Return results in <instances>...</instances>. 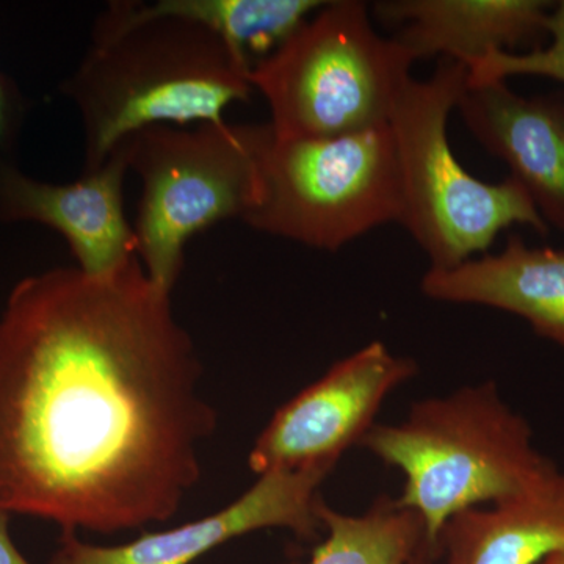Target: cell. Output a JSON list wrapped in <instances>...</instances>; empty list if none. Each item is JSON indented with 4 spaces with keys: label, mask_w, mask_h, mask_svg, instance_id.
Returning a JSON list of instances; mask_svg holds the SVG:
<instances>
[{
    "label": "cell",
    "mask_w": 564,
    "mask_h": 564,
    "mask_svg": "<svg viewBox=\"0 0 564 564\" xmlns=\"http://www.w3.org/2000/svg\"><path fill=\"white\" fill-rule=\"evenodd\" d=\"M318 518L326 540L306 564H410L429 541L421 516L389 496L362 514L340 513L322 500Z\"/></svg>",
    "instance_id": "16"
},
{
    "label": "cell",
    "mask_w": 564,
    "mask_h": 564,
    "mask_svg": "<svg viewBox=\"0 0 564 564\" xmlns=\"http://www.w3.org/2000/svg\"><path fill=\"white\" fill-rule=\"evenodd\" d=\"M272 128L206 121L158 124L121 141L141 193L137 256L155 284L173 292L184 267V248L204 229L245 220L261 188V155Z\"/></svg>",
    "instance_id": "6"
},
{
    "label": "cell",
    "mask_w": 564,
    "mask_h": 564,
    "mask_svg": "<svg viewBox=\"0 0 564 564\" xmlns=\"http://www.w3.org/2000/svg\"><path fill=\"white\" fill-rule=\"evenodd\" d=\"M128 155L118 144L96 172L79 181L33 180L13 162L0 165V221L39 223L65 237L77 267L107 274L137 256V237L122 203Z\"/></svg>",
    "instance_id": "10"
},
{
    "label": "cell",
    "mask_w": 564,
    "mask_h": 564,
    "mask_svg": "<svg viewBox=\"0 0 564 564\" xmlns=\"http://www.w3.org/2000/svg\"><path fill=\"white\" fill-rule=\"evenodd\" d=\"M421 291L440 303L491 307L524 318L538 336L564 348V250L529 247L516 234L497 254L429 269Z\"/></svg>",
    "instance_id": "12"
},
{
    "label": "cell",
    "mask_w": 564,
    "mask_h": 564,
    "mask_svg": "<svg viewBox=\"0 0 564 564\" xmlns=\"http://www.w3.org/2000/svg\"><path fill=\"white\" fill-rule=\"evenodd\" d=\"M24 120V99L20 90L0 73V165L11 162V151Z\"/></svg>",
    "instance_id": "18"
},
{
    "label": "cell",
    "mask_w": 564,
    "mask_h": 564,
    "mask_svg": "<svg viewBox=\"0 0 564 564\" xmlns=\"http://www.w3.org/2000/svg\"><path fill=\"white\" fill-rule=\"evenodd\" d=\"M469 70L443 58L425 80L411 77L393 102L389 128L402 182V225L430 259V269H454L486 254L514 225L547 236L524 188L510 176L485 182L467 173L448 143V118Z\"/></svg>",
    "instance_id": "4"
},
{
    "label": "cell",
    "mask_w": 564,
    "mask_h": 564,
    "mask_svg": "<svg viewBox=\"0 0 564 564\" xmlns=\"http://www.w3.org/2000/svg\"><path fill=\"white\" fill-rule=\"evenodd\" d=\"M334 469L321 464L269 470L217 513L131 543L95 545L77 533H63L50 564H192L228 541L267 529L289 530L299 540L311 541L322 529L321 488Z\"/></svg>",
    "instance_id": "9"
},
{
    "label": "cell",
    "mask_w": 564,
    "mask_h": 564,
    "mask_svg": "<svg viewBox=\"0 0 564 564\" xmlns=\"http://www.w3.org/2000/svg\"><path fill=\"white\" fill-rule=\"evenodd\" d=\"M250 66L196 22L155 13L150 3L111 2L62 91L79 110L85 170L96 172L115 148L150 126L223 121L251 98Z\"/></svg>",
    "instance_id": "2"
},
{
    "label": "cell",
    "mask_w": 564,
    "mask_h": 564,
    "mask_svg": "<svg viewBox=\"0 0 564 564\" xmlns=\"http://www.w3.org/2000/svg\"><path fill=\"white\" fill-rule=\"evenodd\" d=\"M417 373L413 358L395 355L381 340L334 362L273 414L250 452L252 473L336 467L373 429L386 399Z\"/></svg>",
    "instance_id": "8"
},
{
    "label": "cell",
    "mask_w": 564,
    "mask_h": 564,
    "mask_svg": "<svg viewBox=\"0 0 564 564\" xmlns=\"http://www.w3.org/2000/svg\"><path fill=\"white\" fill-rule=\"evenodd\" d=\"M359 447L402 470L397 502L421 516L434 547L454 516L518 492L552 463L492 381L421 400L402 422L375 423Z\"/></svg>",
    "instance_id": "3"
},
{
    "label": "cell",
    "mask_w": 564,
    "mask_h": 564,
    "mask_svg": "<svg viewBox=\"0 0 564 564\" xmlns=\"http://www.w3.org/2000/svg\"><path fill=\"white\" fill-rule=\"evenodd\" d=\"M540 564H564V551L549 555L547 558H544Z\"/></svg>",
    "instance_id": "21"
},
{
    "label": "cell",
    "mask_w": 564,
    "mask_h": 564,
    "mask_svg": "<svg viewBox=\"0 0 564 564\" xmlns=\"http://www.w3.org/2000/svg\"><path fill=\"white\" fill-rule=\"evenodd\" d=\"M202 378L139 256L22 278L0 313V510L63 533L170 521L217 429Z\"/></svg>",
    "instance_id": "1"
},
{
    "label": "cell",
    "mask_w": 564,
    "mask_h": 564,
    "mask_svg": "<svg viewBox=\"0 0 564 564\" xmlns=\"http://www.w3.org/2000/svg\"><path fill=\"white\" fill-rule=\"evenodd\" d=\"M410 564H437L436 547L426 541V543L419 549L417 554H415L413 562Z\"/></svg>",
    "instance_id": "20"
},
{
    "label": "cell",
    "mask_w": 564,
    "mask_h": 564,
    "mask_svg": "<svg viewBox=\"0 0 564 564\" xmlns=\"http://www.w3.org/2000/svg\"><path fill=\"white\" fill-rule=\"evenodd\" d=\"M456 110L470 135L508 166L545 225L564 232V91L525 98L507 80H467Z\"/></svg>",
    "instance_id": "11"
},
{
    "label": "cell",
    "mask_w": 564,
    "mask_h": 564,
    "mask_svg": "<svg viewBox=\"0 0 564 564\" xmlns=\"http://www.w3.org/2000/svg\"><path fill=\"white\" fill-rule=\"evenodd\" d=\"M564 551V474L554 463L518 492L454 516L437 564H540Z\"/></svg>",
    "instance_id": "14"
},
{
    "label": "cell",
    "mask_w": 564,
    "mask_h": 564,
    "mask_svg": "<svg viewBox=\"0 0 564 564\" xmlns=\"http://www.w3.org/2000/svg\"><path fill=\"white\" fill-rule=\"evenodd\" d=\"M547 35L551 43L536 50L516 54L496 51L480 61L469 63L470 84L508 80L516 76H538L564 84V0L549 13Z\"/></svg>",
    "instance_id": "17"
},
{
    "label": "cell",
    "mask_w": 564,
    "mask_h": 564,
    "mask_svg": "<svg viewBox=\"0 0 564 564\" xmlns=\"http://www.w3.org/2000/svg\"><path fill=\"white\" fill-rule=\"evenodd\" d=\"M10 516L0 510V564H32L11 540Z\"/></svg>",
    "instance_id": "19"
},
{
    "label": "cell",
    "mask_w": 564,
    "mask_h": 564,
    "mask_svg": "<svg viewBox=\"0 0 564 564\" xmlns=\"http://www.w3.org/2000/svg\"><path fill=\"white\" fill-rule=\"evenodd\" d=\"M323 0H159L155 13L173 14L202 24L250 68L284 46Z\"/></svg>",
    "instance_id": "15"
},
{
    "label": "cell",
    "mask_w": 564,
    "mask_h": 564,
    "mask_svg": "<svg viewBox=\"0 0 564 564\" xmlns=\"http://www.w3.org/2000/svg\"><path fill=\"white\" fill-rule=\"evenodd\" d=\"M402 217V182L389 124L332 139L278 140L261 155V188L245 225L322 251H339Z\"/></svg>",
    "instance_id": "7"
},
{
    "label": "cell",
    "mask_w": 564,
    "mask_h": 564,
    "mask_svg": "<svg viewBox=\"0 0 564 564\" xmlns=\"http://www.w3.org/2000/svg\"><path fill=\"white\" fill-rule=\"evenodd\" d=\"M415 62L402 43L378 35L366 2L333 0L256 63L250 82L278 140L332 139L389 124Z\"/></svg>",
    "instance_id": "5"
},
{
    "label": "cell",
    "mask_w": 564,
    "mask_h": 564,
    "mask_svg": "<svg viewBox=\"0 0 564 564\" xmlns=\"http://www.w3.org/2000/svg\"><path fill=\"white\" fill-rule=\"evenodd\" d=\"M554 3L544 0H384L375 17L400 25L395 40L415 61L447 58L469 65L491 52H513L547 35Z\"/></svg>",
    "instance_id": "13"
}]
</instances>
